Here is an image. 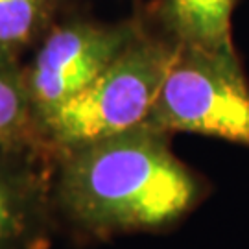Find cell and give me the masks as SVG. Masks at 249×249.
Masks as SVG:
<instances>
[{
    "mask_svg": "<svg viewBox=\"0 0 249 249\" xmlns=\"http://www.w3.org/2000/svg\"><path fill=\"white\" fill-rule=\"evenodd\" d=\"M141 32L133 22L74 20L50 28L24 71L37 129L46 115L87 89Z\"/></svg>",
    "mask_w": 249,
    "mask_h": 249,
    "instance_id": "cell-4",
    "label": "cell"
},
{
    "mask_svg": "<svg viewBox=\"0 0 249 249\" xmlns=\"http://www.w3.org/2000/svg\"><path fill=\"white\" fill-rule=\"evenodd\" d=\"M179 45L141 32L80 94L39 122L46 151L57 153L146 124Z\"/></svg>",
    "mask_w": 249,
    "mask_h": 249,
    "instance_id": "cell-2",
    "label": "cell"
},
{
    "mask_svg": "<svg viewBox=\"0 0 249 249\" xmlns=\"http://www.w3.org/2000/svg\"><path fill=\"white\" fill-rule=\"evenodd\" d=\"M207 192V181L174 155L170 135L148 124L53 157L57 220L85 238L166 231Z\"/></svg>",
    "mask_w": 249,
    "mask_h": 249,
    "instance_id": "cell-1",
    "label": "cell"
},
{
    "mask_svg": "<svg viewBox=\"0 0 249 249\" xmlns=\"http://www.w3.org/2000/svg\"><path fill=\"white\" fill-rule=\"evenodd\" d=\"M55 0H0V55L18 53L50 30Z\"/></svg>",
    "mask_w": 249,
    "mask_h": 249,
    "instance_id": "cell-8",
    "label": "cell"
},
{
    "mask_svg": "<svg viewBox=\"0 0 249 249\" xmlns=\"http://www.w3.org/2000/svg\"><path fill=\"white\" fill-rule=\"evenodd\" d=\"M232 8L234 0H166L162 15L178 45L227 48Z\"/></svg>",
    "mask_w": 249,
    "mask_h": 249,
    "instance_id": "cell-6",
    "label": "cell"
},
{
    "mask_svg": "<svg viewBox=\"0 0 249 249\" xmlns=\"http://www.w3.org/2000/svg\"><path fill=\"white\" fill-rule=\"evenodd\" d=\"M53 157L32 142H0V249H48L57 227Z\"/></svg>",
    "mask_w": 249,
    "mask_h": 249,
    "instance_id": "cell-5",
    "label": "cell"
},
{
    "mask_svg": "<svg viewBox=\"0 0 249 249\" xmlns=\"http://www.w3.org/2000/svg\"><path fill=\"white\" fill-rule=\"evenodd\" d=\"M0 142L41 144L26 76L17 59L0 55Z\"/></svg>",
    "mask_w": 249,
    "mask_h": 249,
    "instance_id": "cell-7",
    "label": "cell"
},
{
    "mask_svg": "<svg viewBox=\"0 0 249 249\" xmlns=\"http://www.w3.org/2000/svg\"><path fill=\"white\" fill-rule=\"evenodd\" d=\"M146 124L249 148V85L234 48L179 45Z\"/></svg>",
    "mask_w": 249,
    "mask_h": 249,
    "instance_id": "cell-3",
    "label": "cell"
}]
</instances>
